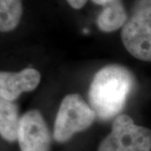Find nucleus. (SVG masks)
I'll return each instance as SVG.
<instances>
[{"label": "nucleus", "mask_w": 151, "mask_h": 151, "mask_svg": "<svg viewBox=\"0 0 151 151\" xmlns=\"http://www.w3.org/2000/svg\"><path fill=\"white\" fill-rule=\"evenodd\" d=\"M134 85V76L124 66L109 65L98 70L88 93L97 118L108 121L117 116L124 109Z\"/></svg>", "instance_id": "obj_1"}, {"label": "nucleus", "mask_w": 151, "mask_h": 151, "mask_svg": "<svg viewBox=\"0 0 151 151\" xmlns=\"http://www.w3.org/2000/svg\"><path fill=\"white\" fill-rule=\"evenodd\" d=\"M121 40L136 59L151 61V0H134L122 27Z\"/></svg>", "instance_id": "obj_2"}, {"label": "nucleus", "mask_w": 151, "mask_h": 151, "mask_svg": "<svg viewBox=\"0 0 151 151\" xmlns=\"http://www.w3.org/2000/svg\"><path fill=\"white\" fill-rule=\"evenodd\" d=\"M91 106L77 93L66 95L60 105L54 124L55 140L65 143L73 135L88 129L96 119Z\"/></svg>", "instance_id": "obj_3"}, {"label": "nucleus", "mask_w": 151, "mask_h": 151, "mask_svg": "<svg viewBox=\"0 0 151 151\" xmlns=\"http://www.w3.org/2000/svg\"><path fill=\"white\" fill-rule=\"evenodd\" d=\"M97 151H151V130L136 125L126 114L119 115Z\"/></svg>", "instance_id": "obj_4"}, {"label": "nucleus", "mask_w": 151, "mask_h": 151, "mask_svg": "<svg viewBox=\"0 0 151 151\" xmlns=\"http://www.w3.org/2000/svg\"><path fill=\"white\" fill-rule=\"evenodd\" d=\"M17 140L21 151L50 150V132L39 110H29L20 118Z\"/></svg>", "instance_id": "obj_5"}, {"label": "nucleus", "mask_w": 151, "mask_h": 151, "mask_svg": "<svg viewBox=\"0 0 151 151\" xmlns=\"http://www.w3.org/2000/svg\"><path fill=\"white\" fill-rule=\"evenodd\" d=\"M40 81V72L33 68H26L19 72L2 71L0 73V96L14 102L23 92L35 90Z\"/></svg>", "instance_id": "obj_6"}, {"label": "nucleus", "mask_w": 151, "mask_h": 151, "mask_svg": "<svg viewBox=\"0 0 151 151\" xmlns=\"http://www.w3.org/2000/svg\"><path fill=\"white\" fill-rule=\"evenodd\" d=\"M20 119L17 104L1 97L0 100V134L8 142L18 139Z\"/></svg>", "instance_id": "obj_7"}, {"label": "nucleus", "mask_w": 151, "mask_h": 151, "mask_svg": "<svg viewBox=\"0 0 151 151\" xmlns=\"http://www.w3.org/2000/svg\"><path fill=\"white\" fill-rule=\"evenodd\" d=\"M128 16L122 0H120L103 7L97 18V25L103 32H113L124 26Z\"/></svg>", "instance_id": "obj_8"}, {"label": "nucleus", "mask_w": 151, "mask_h": 151, "mask_svg": "<svg viewBox=\"0 0 151 151\" xmlns=\"http://www.w3.org/2000/svg\"><path fill=\"white\" fill-rule=\"evenodd\" d=\"M23 14L22 0H0V30L9 32L19 25Z\"/></svg>", "instance_id": "obj_9"}, {"label": "nucleus", "mask_w": 151, "mask_h": 151, "mask_svg": "<svg viewBox=\"0 0 151 151\" xmlns=\"http://www.w3.org/2000/svg\"><path fill=\"white\" fill-rule=\"evenodd\" d=\"M88 0H66L68 4L74 9H81L86 4Z\"/></svg>", "instance_id": "obj_10"}, {"label": "nucleus", "mask_w": 151, "mask_h": 151, "mask_svg": "<svg viewBox=\"0 0 151 151\" xmlns=\"http://www.w3.org/2000/svg\"><path fill=\"white\" fill-rule=\"evenodd\" d=\"M91 1H92L93 4H95L104 7V6H107L108 4H113V3H116V2L120 1V0H91Z\"/></svg>", "instance_id": "obj_11"}]
</instances>
